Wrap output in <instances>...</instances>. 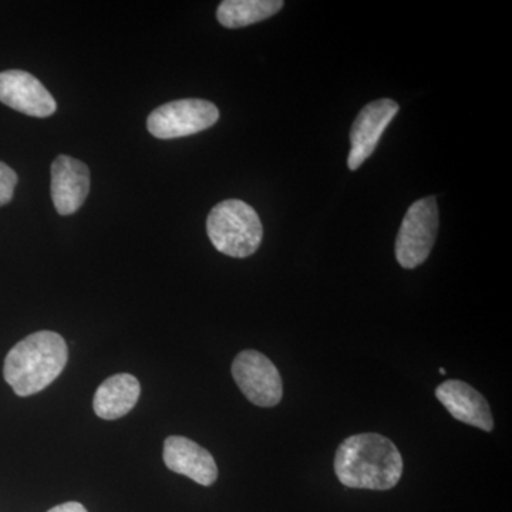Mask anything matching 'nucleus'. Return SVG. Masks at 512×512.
Masks as SVG:
<instances>
[{
	"label": "nucleus",
	"instance_id": "obj_16",
	"mask_svg": "<svg viewBox=\"0 0 512 512\" xmlns=\"http://www.w3.org/2000/svg\"><path fill=\"white\" fill-rule=\"evenodd\" d=\"M440 375H446V370H444L443 367H441L440 369Z\"/></svg>",
	"mask_w": 512,
	"mask_h": 512
},
{
	"label": "nucleus",
	"instance_id": "obj_6",
	"mask_svg": "<svg viewBox=\"0 0 512 512\" xmlns=\"http://www.w3.org/2000/svg\"><path fill=\"white\" fill-rule=\"evenodd\" d=\"M232 376L249 402L274 407L282 400L281 375L271 360L256 350H244L232 363Z\"/></svg>",
	"mask_w": 512,
	"mask_h": 512
},
{
	"label": "nucleus",
	"instance_id": "obj_13",
	"mask_svg": "<svg viewBox=\"0 0 512 512\" xmlns=\"http://www.w3.org/2000/svg\"><path fill=\"white\" fill-rule=\"evenodd\" d=\"M284 8L281 0H224L217 19L224 28L238 29L272 18Z\"/></svg>",
	"mask_w": 512,
	"mask_h": 512
},
{
	"label": "nucleus",
	"instance_id": "obj_10",
	"mask_svg": "<svg viewBox=\"0 0 512 512\" xmlns=\"http://www.w3.org/2000/svg\"><path fill=\"white\" fill-rule=\"evenodd\" d=\"M163 457L168 470L191 478L197 484L208 487L217 481L218 467L210 451L187 437H168Z\"/></svg>",
	"mask_w": 512,
	"mask_h": 512
},
{
	"label": "nucleus",
	"instance_id": "obj_4",
	"mask_svg": "<svg viewBox=\"0 0 512 512\" xmlns=\"http://www.w3.org/2000/svg\"><path fill=\"white\" fill-rule=\"evenodd\" d=\"M439 218L434 197L416 201L409 208L396 238V258L403 268H417L429 258L439 232Z\"/></svg>",
	"mask_w": 512,
	"mask_h": 512
},
{
	"label": "nucleus",
	"instance_id": "obj_7",
	"mask_svg": "<svg viewBox=\"0 0 512 512\" xmlns=\"http://www.w3.org/2000/svg\"><path fill=\"white\" fill-rule=\"evenodd\" d=\"M397 113H399V104L392 99L373 101L360 111L350 130V143H352L348 158L350 170H357L375 153L384 130L392 123Z\"/></svg>",
	"mask_w": 512,
	"mask_h": 512
},
{
	"label": "nucleus",
	"instance_id": "obj_3",
	"mask_svg": "<svg viewBox=\"0 0 512 512\" xmlns=\"http://www.w3.org/2000/svg\"><path fill=\"white\" fill-rule=\"evenodd\" d=\"M212 245L232 258H248L258 251L264 228L251 205L241 200H225L212 208L207 220Z\"/></svg>",
	"mask_w": 512,
	"mask_h": 512
},
{
	"label": "nucleus",
	"instance_id": "obj_1",
	"mask_svg": "<svg viewBox=\"0 0 512 512\" xmlns=\"http://www.w3.org/2000/svg\"><path fill=\"white\" fill-rule=\"evenodd\" d=\"M335 471L345 487L386 491L402 478L403 458L392 440L376 433L356 434L338 447Z\"/></svg>",
	"mask_w": 512,
	"mask_h": 512
},
{
	"label": "nucleus",
	"instance_id": "obj_2",
	"mask_svg": "<svg viewBox=\"0 0 512 512\" xmlns=\"http://www.w3.org/2000/svg\"><path fill=\"white\" fill-rule=\"evenodd\" d=\"M67 359L69 349L62 336L50 330H40L10 349L3 376L18 396H32L62 375Z\"/></svg>",
	"mask_w": 512,
	"mask_h": 512
},
{
	"label": "nucleus",
	"instance_id": "obj_9",
	"mask_svg": "<svg viewBox=\"0 0 512 512\" xmlns=\"http://www.w3.org/2000/svg\"><path fill=\"white\" fill-rule=\"evenodd\" d=\"M90 192V170L82 161L59 156L52 164V200L60 215L82 208Z\"/></svg>",
	"mask_w": 512,
	"mask_h": 512
},
{
	"label": "nucleus",
	"instance_id": "obj_8",
	"mask_svg": "<svg viewBox=\"0 0 512 512\" xmlns=\"http://www.w3.org/2000/svg\"><path fill=\"white\" fill-rule=\"evenodd\" d=\"M0 101L26 116L45 119L57 109L56 100L33 74L23 70L0 73Z\"/></svg>",
	"mask_w": 512,
	"mask_h": 512
},
{
	"label": "nucleus",
	"instance_id": "obj_14",
	"mask_svg": "<svg viewBox=\"0 0 512 512\" xmlns=\"http://www.w3.org/2000/svg\"><path fill=\"white\" fill-rule=\"evenodd\" d=\"M16 184H18V174L9 165L0 161V207L12 201Z\"/></svg>",
	"mask_w": 512,
	"mask_h": 512
},
{
	"label": "nucleus",
	"instance_id": "obj_15",
	"mask_svg": "<svg viewBox=\"0 0 512 512\" xmlns=\"http://www.w3.org/2000/svg\"><path fill=\"white\" fill-rule=\"evenodd\" d=\"M47 512H87V510L86 508L83 507L82 504L66 503L62 505H57V507L52 508V510Z\"/></svg>",
	"mask_w": 512,
	"mask_h": 512
},
{
	"label": "nucleus",
	"instance_id": "obj_11",
	"mask_svg": "<svg viewBox=\"0 0 512 512\" xmlns=\"http://www.w3.org/2000/svg\"><path fill=\"white\" fill-rule=\"evenodd\" d=\"M437 399L461 423L484 431L494 429L493 414L483 394L461 380H448L436 390Z\"/></svg>",
	"mask_w": 512,
	"mask_h": 512
},
{
	"label": "nucleus",
	"instance_id": "obj_5",
	"mask_svg": "<svg viewBox=\"0 0 512 512\" xmlns=\"http://www.w3.org/2000/svg\"><path fill=\"white\" fill-rule=\"evenodd\" d=\"M220 110L214 103L201 99L170 101L148 116L147 128L154 137L171 140L192 136L214 126Z\"/></svg>",
	"mask_w": 512,
	"mask_h": 512
},
{
	"label": "nucleus",
	"instance_id": "obj_12",
	"mask_svg": "<svg viewBox=\"0 0 512 512\" xmlns=\"http://www.w3.org/2000/svg\"><path fill=\"white\" fill-rule=\"evenodd\" d=\"M140 393L137 377L128 373L111 376L100 384L94 394V413L103 420L121 419L134 409Z\"/></svg>",
	"mask_w": 512,
	"mask_h": 512
}]
</instances>
